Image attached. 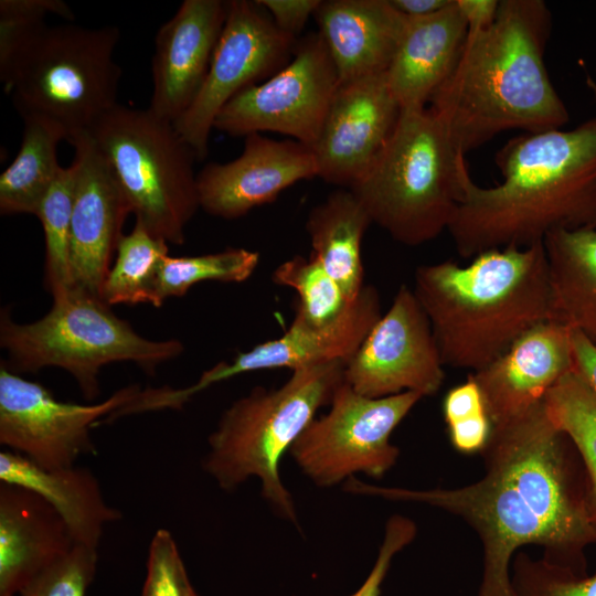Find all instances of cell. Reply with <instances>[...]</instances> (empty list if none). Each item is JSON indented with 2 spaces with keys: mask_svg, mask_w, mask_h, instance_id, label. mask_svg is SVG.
I'll return each instance as SVG.
<instances>
[{
  "mask_svg": "<svg viewBox=\"0 0 596 596\" xmlns=\"http://www.w3.org/2000/svg\"><path fill=\"white\" fill-rule=\"evenodd\" d=\"M567 440L550 418L543 400L492 425L480 451L485 475L473 483L417 490L374 486L352 477L344 482V490L427 504L459 517L476 531L483 550L478 596H517L510 564L518 549L540 545L545 561L574 572L573 556L596 539L587 497L573 481Z\"/></svg>",
  "mask_w": 596,
  "mask_h": 596,
  "instance_id": "obj_1",
  "label": "cell"
},
{
  "mask_svg": "<svg viewBox=\"0 0 596 596\" xmlns=\"http://www.w3.org/2000/svg\"><path fill=\"white\" fill-rule=\"evenodd\" d=\"M503 181L462 173L447 231L462 258L543 242L554 230L596 228V116L572 130L523 132L496 155Z\"/></svg>",
  "mask_w": 596,
  "mask_h": 596,
  "instance_id": "obj_2",
  "label": "cell"
},
{
  "mask_svg": "<svg viewBox=\"0 0 596 596\" xmlns=\"http://www.w3.org/2000/svg\"><path fill=\"white\" fill-rule=\"evenodd\" d=\"M552 14L542 0H500L494 22L467 33L459 60L430 99L465 155L508 130L561 129L568 110L544 54Z\"/></svg>",
  "mask_w": 596,
  "mask_h": 596,
  "instance_id": "obj_3",
  "label": "cell"
},
{
  "mask_svg": "<svg viewBox=\"0 0 596 596\" xmlns=\"http://www.w3.org/2000/svg\"><path fill=\"white\" fill-rule=\"evenodd\" d=\"M413 291L445 366L477 372L534 326L552 321L543 242L483 252L467 266L421 265Z\"/></svg>",
  "mask_w": 596,
  "mask_h": 596,
  "instance_id": "obj_4",
  "label": "cell"
},
{
  "mask_svg": "<svg viewBox=\"0 0 596 596\" xmlns=\"http://www.w3.org/2000/svg\"><path fill=\"white\" fill-rule=\"evenodd\" d=\"M345 363L332 362L291 371L277 389L256 386L234 401L207 438L203 469L226 491L257 478L260 494L281 519L298 524L290 491L280 476V461L330 404L343 382Z\"/></svg>",
  "mask_w": 596,
  "mask_h": 596,
  "instance_id": "obj_5",
  "label": "cell"
},
{
  "mask_svg": "<svg viewBox=\"0 0 596 596\" xmlns=\"http://www.w3.org/2000/svg\"><path fill=\"white\" fill-rule=\"evenodd\" d=\"M465 157L430 108L401 109L386 143L349 190L372 223L394 241L418 246L447 231L462 198Z\"/></svg>",
  "mask_w": 596,
  "mask_h": 596,
  "instance_id": "obj_6",
  "label": "cell"
},
{
  "mask_svg": "<svg viewBox=\"0 0 596 596\" xmlns=\"http://www.w3.org/2000/svg\"><path fill=\"white\" fill-rule=\"evenodd\" d=\"M118 41L116 26L45 24L0 67V81L22 118L56 124L71 143L118 104Z\"/></svg>",
  "mask_w": 596,
  "mask_h": 596,
  "instance_id": "obj_7",
  "label": "cell"
},
{
  "mask_svg": "<svg viewBox=\"0 0 596 596\" xmlns=\"http://www.w3.org/2000/svg\"><path fill=\"white\" fill-rule=\"evenodd\" d=\"M53 297L42 318L19 323L8 310L1 312L0 344L13 372H38L60 368L77 382L87 401L99 394L98 375L114 362H132L153 375L156 369L179 356L183 343L177 339L150 340L118 318L99 296L77 287Z\"/></svg>",
  "mask_w": 596,
  "mask_h": 596,
  "instance_id": "obj_8",
  "label": "cell"
},
{
  "mask_svg": "<svg viewBox=\"0 0 596 596\" xmlns=\"http://www.w3.org/2000/svg\"><path fill=\"white\" fill-rule=\"evenodd\" d=\"M88 135L136 220L168 244L183 245L200 209L198 158L173 123L148 108L117 104Z\"/></svg>",
  "mask_w": 596,
  "mask_h": 596,
  "instance_id": "obj_9",
  "label": "cell"
},
{
  "mask_svg": "<svg viewBox=\"0 0 596 596\" xmlns=\"http://www.w3.org/2000/svg\"><path fill=\"white\" fill-rule=\"evenodd\" d=\"M422 398L416 392L371 398L343 380L327 413L310 422L289 453L317 487H334L356 473L380 479L400 455L392 433Z\"/></svg>",
  "mask_w": 596,
  "mask_h": 596,
  "instance_id": "obj_10",
  "label": "cell"
},
{
  "mask_svg": "<svg viewBox=\"0 0 596 596\" xmlns=\"http://www.w3.org/2000/svg\"><path fill=\"white\" fill-rule=\"evenodd\" d=\"M339 86L336 66L318 32L297 41L289 63L235 95L213 128L232 137L272 131L312 149Z\"/></svg>",
  "mask_w": 596,
  "mask_h": 596,
  "instance_id": "obj_11",
  "label": "cell"
},
{
  "mask_svg": "<svg viewBox=\"0 0 596 596\" xmlns=\"http://www.w3.org/2000/svg\"><path fill=\"white\" fill-rule=\"evenodd\" d=\"M138 384L124 386L97 404L62 402L41 383L0 368V444L45 470L75 466L96 454L89 430L130 403Z\"/></svg>",
  "mask_w": 596,
  "mask_h": 596,
  "instance_id": "obj_12",
  "label": "cell"
},
{
  "mask_svg": "<svg viewBox=\"0 0 596 596\" xmlns=\"http://www.w3.org/2000/svg\"><path fill=\"white\" fill-rule=\"evenodd\" d=\"M256 1H228L227 18L205 82L189 109L173 124L198 160L209 152V139L221 109L241 91L285 67L297 39L280 31Z\"/></svg>",
  "mask_w": 596,
  "mask_h": 596,
  "instance_id": "obj_13",
  "label": "cell"
},
{
  "mask_svg": "<svg viewBox=\"0 0 596 596\" xmlns=\"http://www.w3.org/2000/svg\"><path fill=\"white\" fill-rule=\"evenodd\" d=\"M429 320L414 291L402 285L385 313L345 364L343 380L356 393L386 397L416 392L434 395L445 380Z\"/></svg>",
  "mask_w": 596,
  "mask_h": 596,
  "instance_id": "obj_14",
  "label": "cell"
},
{
  "mask_svg": "<svg viewBox=\"0 0 596 596\" xmlns=\"http://www.w3.org/2000/svg\"><path fill=\"white\" fill-rule=\"evenodd\" d=\"M381 316L379 290L365 284L337 320L310 324L294 318L280 337L238 352L231 362L215 364L190 386L172 389L170 400L174 406L182 408L203 390L243 373L275 369L295 371L332 362L347 364Z\"/></svg>",
  "mask_w": 596,
  "mask_h": 596,
  "instance_id": "obj_15",
  "label": "cell"
},
{
  "mask_svg": "<svg viewBox=\"0 0 596 596\" xmlns=\"http://www.w3.org/2000/svg\"><path fill=\"white\" fill-rule=\"evenodd\" d=\"M400 114L386 73L339 84L312 147L318 178L351 188L386 143Z\"/></svg>",
  "mask_w": 596,
  "mask_h": 596,
  "instance_id": "obj_16",
  "label": "cell"
},
{
  "mask_svg": "<svg viewBox=\"0 0 596 596\" xmlns=\"http://www.w3.org/2000/svg\"><path fill=\"white\" fill-rule=\"evenodd\" d=\"M318 177L313 150L294 139L276 140L262 134L245 137L234 160L205 164L198 173L200 209L235 220L274 202L287 188Z\"/></svg>",
  "mask_w": 596,
  "mask_h": 596,
  "instance_id": "obj_17",
  "label": "cell"
},
{
  "mask_svg": "<svg viewBox=\"0 0 596 596\" xmlns=\"http://www.w3.org/2000/svg\"><path fill=\"white\" fill-rule=\"evenodd\" d=\"M75 191L71 223L72 287L99 296L130 207L88 134L71 142Z\"/></svg>",
  "mask_w": 596,
  "mask_h": 596,
  "instance_id": "obj_18",
  "label": "cell"
},
{
  "mask_svg": "<svg viewBox=\"0 0 596 596\" xmlns=\"http://www.w3.org/2000/svg\"><path fill=\"white\" fill-rule=\"evenodd\" d=\"M228 1L184 0L155 39L148 109L175 123L193 104L207 76L224 28Z\"/></svg>",
  "mask_w": 596,
  "mask_h": 596,
  "instance_id": "obj_19",
  "label": "cell"
},
{
  "mask_svg": "<svg viewBox=\"0 0 596 596\" xmlns=\"http://www.w3.org/2000/svg\"><path fill=\"white\" fill-rule=\"evenodd\" d=\"M573 369L572 330L545 321L469 375L481 391L491 425H497L541 403L550 389Z\"/></svg>",
  "mask_w": 596,
  "mask_h": 596,
  "instance_id": "obj_20",
  "label": "cell"
},
{
  "mask_svg": "<svg viewBox=\"0 0 596 596\" xmlns=\"http://www.w3.org/2000/svg\"><path fill=\"white\" fill-rule=\"evenodd\" d=\"M313 17L339 84L386 73L406 24L390 0H321Z\"/></svg>",
  "mask_w": 596,
  "mask_h": 596,
  "instance_id": "obj_21",
  "label": "cell"
},
{
  "mask_svg": "<svg viewBox=\"0 0 596 596\" xmlns=\"http://www.w3.org/2000/svg\"><path fill=\"white\" fill-rule=\"evenodd\" d=\"M75 545L57 511L23 487L0 485V596H15Z\"/></svg>",
  "mask_w": 596,
  "mask_h": 596,
  "instance_id": "obj_22",
  "label": "cell"
},
{
  "mask_svg": "<svg viewBox=\"0 0 596 596\" xmlns=\"http://www.w3.org/2000/svg\"><path fill=\"white\" fill-rule=\"evenodd\" d=\"M467 33L468 26L457 0L429 15L406 17L403 34L386 71L389 87L401 109L426 108L454 71Z\"/></svg>",
  "mask_w": 596,
  "mask_h": 596,
  "instance_id": "obj_23",
  "label": "cell"
},
{
  "mask_svg": "<svg viewBox=\"0 0 596 596\" xmlns=\"http://www.w3.org/2000/svg\"><path fill=\"white\" fill-rule=\"evenodd\" d=\"M0 480L44 498L62 517L75 544L97 549L105 526L121 519L110 507L91 470L77 466L45 470L26 457L0 453Z\"/></svg>",
  "mask_w": 596,
  "mask_h": 596,
  "instance_id": "obj_24",
  "label": "cell"
},
{
  "mask_svg": "<svg viewBox=\"0 0 596 596\" xmlns=\"http://www.w3.org/2000/svg\"><path fill=\"white\" fill-rule=\"evenodd\" d=\"M543 245L552 321L596 343V228L554 230Z\"/></svg>",
  "mask_w": 596,
  "mask_h": 596,
  "instance_id": "obj_25",
  "label": "cell"
},
{
  "mask_svg": "<svg viewBox=\"0 0 596 596\" xmlns=\"http://www.w3.org/2000/svg\"><path fill=\"white\" fill-rule=\"evenodd\" d=\"M372 220L349 189L339 188L315 205L306 220L313 255L350 300L364 287L362 240Z\"/></svg>",
  "mask_w": 596,
  "mask_h": 596,
  "instance_id": "obj_26",
  "label": "cell"
},
{
  "mask_svg": "<svg viewBox=\"0 0 596 596\" xmlns=\"http://www.w3.org/2000/svg\"><path fill=\"white\" fill-rule=\"evenodd\" d=\"M22 119L19 151L0 175L2 215H35L62 168L57 161V146L61 140H65L62 128L42 117L29 116Z\"/></svg>",
  "mask_w": 596,
  "mask_h": 596,
  "instance_id": "obj_27",
  "label": "cell"
},
{
  "mask_svg": "<svg viewBox=\"0 0 596 596\" xmlns=\"http://www.w3.org/2000/svg\"><path fill=\"white\" fill-rule=\"evenodd\" d=\"M168 243L151 234L139 221L119 241L99 297L108 306L150 304L160 307L158 276Z\"/></svg>",
  "mask_w": 596,
  "mask_h": 596,
  "instance_id": "obj_28",
  "label": "cell"
},
{
  "mask_svg": "<svg viewBox=\"0 0 596 596\" xmlns=\"http://www.w3.org/2000/svg\"><path fill=\"white\" fill-rule=\"evenodd\" d=\"M544 405L584 462L588 477L587 508L596 529V394L573 369L550 389Z\"/></svg>",
  "mask_w": 596,
  "mask_h": 596,
  "instance_id": "obj_29",
  "label": "cell"
},
{
  "mask_svg": "<svg viewBox=\"0 0 596 596\" xmlns=\"http://www.w3.org/2000/svg\"><path fill=\"white\" fill-rule=\"evenodd\" d=\"M259 253L243 247L196 256L167 255L160 267L157 296L160 304L171 297H183L203 281L244 283L255 272Z\"/></svg>",
  "mask_w": 596,
  "mask_h": 596,
  "instance_id": "obj_30",
  "label": "cell"
},
{
  "mask_svg": "<svg viewBox=\"0 0 596 596\" xmlns=\"http://www.w3.org/2000/svg\"><path fill=\"white\" fill-rule=\"evenodd\" d=\"M272 280L296 291L298 300L294 318L310 324H326L337 320L353 300L341 285L313 256L296 255L278 265Z\"/></svg>",
  "mask_w": 596,
  "mask_h": 596,
  "instance_id": "obj_31",
  "label": "cell"
},
{
  "mask_svg": "<svg viewBox=\"0 0 596 596\" xmlns=\"http://www.w3.org/2000/svg\"><path fill=\"white\" fill-rule=\"evenodd\" d=\"M74 191L75 166L72 162L61 168L35 214L44 232V283L52 296L72 287L70 245Z\"/></svg>",
  "mask_w": 596,
  "mask_h": 596,
  "instance_id": "obj_32",
  "label": "cell"
},
{
  "mask_svg": "<svg viewBox=\"0 0 596 596\" xmlns=\"http://www.w3.org/2000/svg\"><path fill=\"white\" fill-rule=\"evenodd\" d=\"M512 586L517 596H596V573L592 576L519 554L513 562Z\"/></svg>",
  "mask_w": 596,
  "mask_h": 596,
  "instance_id": "obj_33",
  "label": "cell"
},
{
  "mask_svg": "<svg viewBox=\"0 0 596 596\" xmlns=\"http://www.w3.org/2000/svg\"><path fill=\"white\" fill-rule=\"evenodd\" d=\"M49 14L68 22L75 20L71 8L61 0H1L0 1V67H3L19 47L44 26Z\"/></svg>",
  "mask_w": 596,
  "mask_h": 596,
  "instance_id": "obj_34",
  "label": "cell"
},
{
  "mask_svg": "<svg viewBox=\"0 0 596 596\" xmlns=\"http://www.w3.org/2000/svg\"><path fill=\"white\" fill-rule=\"evenodd\" d=\"M97 549L75 544L19 593V596H85L94 578Z\"/></svg>",
  "mask_w": 596,
  "mask_h": 596,
  "instance_id": "obj_35",
  "label": "cell"
},
{
  "mask_svg": "<svg viewBox=\"0 0 596 596\" xmlns=\"http://www.w3.org/2000/svg\"><path fill=\"white\" fill-rule=\"evenodd\" d=\"M194 593L173 536L159 529L149 545L141 596H193Z\"/></svg>",
  "mask_w": 596,
  "mask_h": 596,
  "instance_id": "obj_36",
  "label": "cell"
},
{
  "mask_svg": "<svg viewBox=\"0 0 596 596\" xmlns=\"http://www.w3.org/2000/svg\"><path fill=\"white\" fill-rule=\"evenodd\" d=\"M415 535L416 525L411 519L398 514L391 517L386 522L384 538L369 576L361 587L349 596H380L392 560L414 540Z\"/></svg>",
  "mask_w": 596,
  "mask_h": 596,
  "instance_id": "obj_37",
  "label": "cell"
},
{
  "mask_svg": "<svg viewBox=\"0 0 596 596\" xmlns=\"http://www.w3.org/2000/svg\"><path fill=\"white\" fill-rule=\"evenodd\" d=\"M275 25L297 39L321 0H256Z\"/></svg>",
  "mask_w": 596,
  "mask_h": 596,
  "instance_id": "obj_38",
  "label": "cell"
},
{
  "mask_svg": "<svg viewBox=\"0 0 596 596\" xmlns=\"http://www.w3.org/2000/svg\"><path fill=\"white\" fill-rule=\"evenodd\" d=\"M443 413L447 425L487 414L481 391L470 375L466 382L447 392Z\"/></svg>",
  "mask_w": 596,
  "mask_h": 596,
  "instance_id": "obj_39",
  "label": "cell"
},
{
  "mask_svg": "<svg viewBox=\"0 0 596 596\" xmlns=\"http://www.w3.org/2000/svg\"><path fill=\"white\" fill-rule=\"evenodd\" d=\"M453 446L461 453L481 451L490 433L491 422L487 414L477 415L447 425Z\"/></svg>",
  "mask_w": 596,
  "mask_h": 596,
  "instance_id": "obj_40",
  "label": "cell"
},
{
  "mask_svg": "<svg viewBox=\"0 0 596 596\" xmlns=\"http://www.w3.org/2000/svg\"><path fill=\"white\" fill-rule=\"evenodd\" d=\"M574 369L596 394V343L572 330Z\"/></svg>",
  "mask_w": 596,
  "mask_h": 596,
  "instance_id": "obj_41",
  "label": "cell"
},
{
  "mask_svg": "<svg viewBox=\"0 0 596 596\" xmlns=\"http://www.w3.org/2000/svg\"><path fill=\"white\" fill-rule=\"evenodd\" d=\"M466 20L468 33L489 28L496 20L500 0H457Z\"/></svg>",
  "mask_w": 596,
  "mask_h": 596,
  "instance_id": "obj_42",
  "label": "cell"
},
{
  "mask_svg": "<svg viewBox=\"0 0 596 596\" xmlns=\"http://www.w3.org/2000/svg\"><path fill=\"white\" fill-rule=\"evenodd\" d=\"M393 7L402 14L416 18L436 13L448 4L451 0H390Z\"/></svg>",
  "mask_w": 596,
  "mask_h": 596,
  "instance_id": "obj_43",
  "label": "cell"
},
{
  "mask_svg": "<svg viewBox=\"0 0 596 596\" xmlns=\"http://www.w3.org/2000/svg\"><path fill=\"white\" fill-rule=\"evenodd\" d=\"M586 85L588 86V88L592 91V93L594 94L596 98V82L590 76H587Z\"/></svg>",
  "mask_w": 596,
  "mask_h": 596,
  "instance_id": "obj_44",
  "label": "cell"
},
{
  "mask_svg": "<svg viewBox=\"0 0 596 596\" xmlns=\"http://www.w3.org/2000/svg\"><path fill=\"white\" fill-rule=\"evenodd\" d=\"M193 596H199V595L196 593H194Z\"/></svg>",
  "mask_w": 596,
  "mask_h": 596,
  "instance_id": "obj_45",
  "label": "cell"
}]
</instances>
